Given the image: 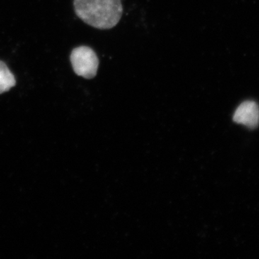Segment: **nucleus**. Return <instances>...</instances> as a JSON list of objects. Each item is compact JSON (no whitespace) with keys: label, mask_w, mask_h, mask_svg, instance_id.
<instances>
[{"label":"nucleus","mask_w":259,"mask_h":259,"mask_svg":"<svg viewBox=\"0 0 259 259\" xmlns=\"http://www.w3.org/2000/svg\"><path fill=\"white\" fill-rule=\"evenodd\" d=\"M76 14L89 25L101 30L114 28L122 15L121 0H74Z\"/></svg>","instance_id":"nucleus-1"},{"label":"nucleus","mask_w":259,"mask_h":259,"mask_svg":"<svg viewBox=\"0 0 259 259\" xmlns=\"http://www.w3.org/2000/svg\"><path fill=\"white\" fill-rule=\"evenodd\" d=\"M70 61L75 74L85 79H93L97 75L99 59L96 53L88 47L75 48Z\"/></svg>","instance_id":"nucleus-2"},{"label":"nucleus","mask_w":259,"mask_h":259,"mask_svg":"<svg viewBox=\"0 0 259 259\" xmlns=\"http://www.w3.org/2000/svg\"><path fill=\"white\" fill-rule=\"evenodd\" d=\"M233 120L238 124L253 129L259 124V107L256 102L245 101L236 109Z\"/></svg>","instance_id":"nucleus-3"},{"label":"nucleus","mask_w":259,"mask_h":259,"mask_svg":"<svg viewBox=\"0 0 259 259\" xmlns=\"http://www.w3.org/2000/svg\"><path fill=\"white\" fill-rule=\"evenodd\" d=\"M16 84V79L9 68L3 61H0V94L9 91Z\"/></svg>","instance_id":"nucleus-4"}]
</instances>
